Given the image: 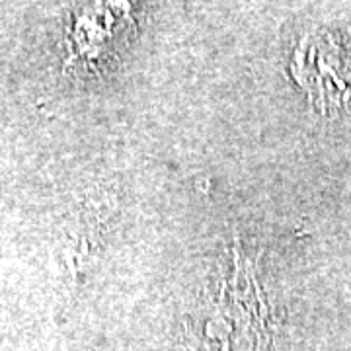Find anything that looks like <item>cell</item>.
<instances>
[{
    "label": "cell",
    "instance_id": "1",
    "mask_svg": "<svg viewBox=\"0 0 351 351\" xmlns=\"http://www.w3.org/2000/svg\"><path fill=\"white\" fill-rule=\"evenodd\" d=\"M293 75L320 106H334L348 98L351 88V59L330 34H311L293 57Z\"/></svg>",
    "mask_w": 351,
    "mask_h": 351
}]
</instances>
